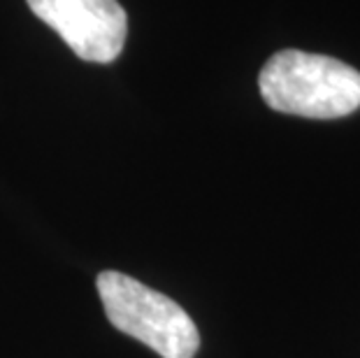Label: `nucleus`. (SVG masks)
<instances>
[{"mask_svg":"<svg viewBox=\"0 0 360 358\" xmlns=\"http://www.w3.org/2000/svg\"><path fill=\"white\" fill-rule=\"evenodd\" d=\"M30 12L63 37L82 60L112 63L128 35V14L117 0H26Z\"/></svg>","mask_w":360,"mask_h":358,"instance_id":"3","label":"nucleus"},{"mask_svg":"<svg viewBox=\"0 0 360 358\" xmlns=\"http://www.w3.org/2000/svg\"><path fill=\"white\" fill-rule=\"evenodd\" d=\"M263 101L281 114L340 119L360 108V72L344 60L300 49L277 51L258 75Z\"/></svg>","mask_w":360,"mask_h":358,"instance_id":"1","label":"nucleus"},{"mask_svg":"<svg viewBox=\"0 0 360 358\" xmlns=\"http://www.w3.org/2000/svg\"><path fill=\"white\" fill-rule=\"evenodd\" d=\"M105 314L117 331L140 340L160 358H193L200 347L193 319L181 305L117 270L98 275Z\"/></svg>","mask_w":360,"mask_h":358,"instance_id":"2","label":"nucleus"}]
</instances>
